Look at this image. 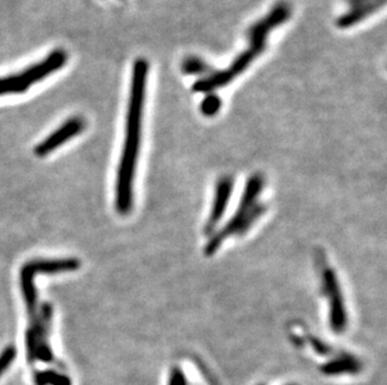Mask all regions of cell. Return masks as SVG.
Here are the masks:
<instances>
[{"mask_svg":"<svg viewBox=\"0 0 387 385\" xmlns=\"http://www.w3.org/2000/svg\"><path fill=\"white\" fill-rule=\"evenodd\" d=\"M148 62L139 58L132 72L131 96L127 114L125 142L118 170L116 206L121 214H128L133 204V178L138 159L142 131V113L145 103V82L148 76Z\"/></svg>","mask_w":387,"mask_h":385,"instance_id":"1","label":"cell"},{"mask_svg":"<svg viewBox=\"0 0 387 385\" xmlns=\"http://www.w3.org/2000/svg\"><path fill=\"white\" fill-rule=\"evenodd\" d=\"M290 16L291 7L289 3L281 1L276 4L272 8L269 15H266L263 19L249 28V48L238 55L229 69L213 72L209 76H203L200 80L194 82L193 91L211 93L224 85H229V82L241 76V73L249 68L251 63L262 54L263 50L266 49V39L271 30L284 24V21L290 19Z\"/></svg>","mask_w":387,"mask_h":385,"instance_id":"2","label":"cell"},{"mask_svg":"<svg viewBox=\"0 0 387 385\" xmlns=\"http://www.w3.org/2000/svg\"><path fill=\"white\" fill-rule=\"evenodd\" d=\"M85 123L83 119L79 117H74L70 119L68 122L63 124L58 131H53L47 139H44L41 144L35 146L34 153L36 157H47L49 153L56 151L63 143L68 142L70 139L78 135L81 131H83Z\"/></svg>","mask_w":387,"mask_h":385,"instance_id":"3","label":"cell"},{"mask_svg":"<svg viewBox=\"0 0 387 385\" xmlns=\"http://www.w3.org/2000/svg\"><path fill=\"white\" fill-rule=\"evenodd\" d=\"M68 59V55L63 50H56L48 58L43 59L42 62L35 64L33 67L24 70L21 73V78L23 82L27 85H30L35 82H39L44 79L45 76H50L53 72H56L58 69L62 68Z\"/></svg>","mask_w":387,"mask_h":385,"instance_id":"4","label":"cell"},{"mask_svg":"<svg viewBox=\"0 0 387 385\" xmlns=\"http://www.w3.org/2000/svg\"><path fill=\"white\" fill-rule=\"evenodd\" d=\"M385 3L386 0H368L366 3L353 7L348 13L344 14L341 18H339L337 27L341 29L353 27L355 24L366 19L371 14L380 10L381 8L385 6Z\"/></svg>","mask_w":387,"mask_h":385,"instance_id":"5","label":"cell"},{"mask_svg":"<svg viewBox=\"0 0 387 385\" xmlns=\"http://www.w3.org/2000/svg\"><path fill=\"white\" fill-rule=\"evenodd\" d=\"M33 274H56L62 272H73L81 267V263L73 258L53 261H33L25 265Z\"/></svg>","mask_w":387,"mask_h":385,"instance_id":"6","label":"cell"},{"mask_svg":"<svg viewBox=\"0 0 387 385\" xmlns=\"http://www.w3.org/2000/svg\"><path fill=\"white\" fill-rule=\"evenodd\" d=\"M359 371H361V364L359 360L350 357L335 359L322 366V373L326 375H339L344 373L355 374Z\"/></svg>","mask_w":387,"mask_h":385,"instance_id":"7","label":"cell"},{"mask_svg":"<svg viewBox=\"0 0 387 385\" xmlns=\"http://www.w3.org/2000/svg\"><path fill=\"white\" fill-rule=\"evenodd\" d=\"M182 70L185 74L189 76H207L213 73L212 68L208 65L207 63L203 62L201 58L197 56H189L185 59V62L182 64Z\"/></svg>","mask_w":387,"mask_h":385,"instance_id":"8","label":"cell"},{"mask_svg":"<svg viewBox=\"0 0 387 385\" xmlns=\"http://www.w3.org/2000/svg\"><path fill=\"white\" fill-rule=\"evenodd\" d=\"M28 88V85L21 80V78L19 76L0 78V96L21 94V93H24Z\"/></svg>","mask_w":387,"mask_h":385,"instance_id":"9","label":"cell"},{"mask_svg":"<svg viewBox=\"0 0 387 385\" xmlns=\"http://www.w3.org/2000/svg\"><path fill=\"white\" fill-rule=\"evenodd\" d=\"M229 192H231V183L229 180L221 183L220 190H218V199L216 200L215 206H213V210H212V217L209 220V226H212L213 221H217L221 218L223 209H224V204L227 203L229 198Z\"/></svg>","mask_w":387,"mask_h":385,"instance_id":"10","label":"cell"},{"mask_svg":"<svg viewBox=\"0 0 387 385\" xmlns=\"http://www.w3.org/2000/svg\"><path fill=\"white\" fill-rule=\"evenodd\" d=\"M36 385H72L70 379L53 371H39L35 374Z\"/></svg>","mask_w":387,"mask_h":385,"instance_id":"11","label":"cell"},{"mask_svg":"<svg viewBox=\"0 0 387 385\" xmlns=\"http://www.w3.org/2000/svg\"><path fill=\"white\" fill-rule=\"evenodd\" d=\"M222 102L220 96L209 93L201 104L202 113L207 117H213L218 110L221 109Z\"/></svg>","mask_w":387,"mask_h":385,"instance_id":"12","label":"cell"},{"mask_svg":"<svg viewBox=\"0 0 387 385\" xmlns=\"http://www.w3.org/2000/svg\"><path fill=\"white\" fill-rule=\"evenodd\" d=\"M15 355H17V351L14 346H8L7 349H4L0 354V375L14 362Z\"/></svg>","mask_w":387,"mask_h":385,"instance_id":"13","label":"cell"},{"mask_svg":"<svg viewBox=\"0 0 387 385\" xmlns=\"http://www.w3.org/2000/svg\"><path fill=\"white\" fill-rule=\"evenodd\" d=\"M168 385H188L187 384V379L183 374V371L180 368H173L171 371V377H169V383Z\"/></svg>","mask_w":387,"mask_h":385,"instance_id":"14","label":"cell"},{"mask_svg":"<svg viewBox=\"0 0 387 385\" xmlns=\"http://www.w3.org/2000/svg\"><path fill=\"white\" fill-rule=\"evenodd\" d=\"M200 366H201L202 373H203V374H205V377H206V378L208 379V382H209V384L220 385V383H218V382H216V378H213V375H212V373H209V371H208V369H206V368H203L202 365H200Z\"/></svg>","mask_w":387,"mask_h":385,"instance_id":"15","label":"cell"},{"mask_svg":"<svg viewBox=\"0 0 387 385\" xmlns=\"http://www.w3.org/2000/svg\"><path fill=\"white\" fill-rule=\"evenodd\" d=\"M346 1H348L353 7H356V6H359V4H362V3H366L368 0H346Z\"/></svg>","mask_w":387,"mask_h":385,"instance_id":"16","label":"cell"},{"mask_svg":"<svg viewBox=\"0 0 387 385\" xmlns=\"http://www.w3.org/2000/svg\"><path fill=\"white\" fill-rule=\"evenodd\" d=\"M261 385H263V384H261Z\"/></svg>","mask_w":387,"mask_h":385,"instance_id":"17","label":"cell"}]
</instances>
